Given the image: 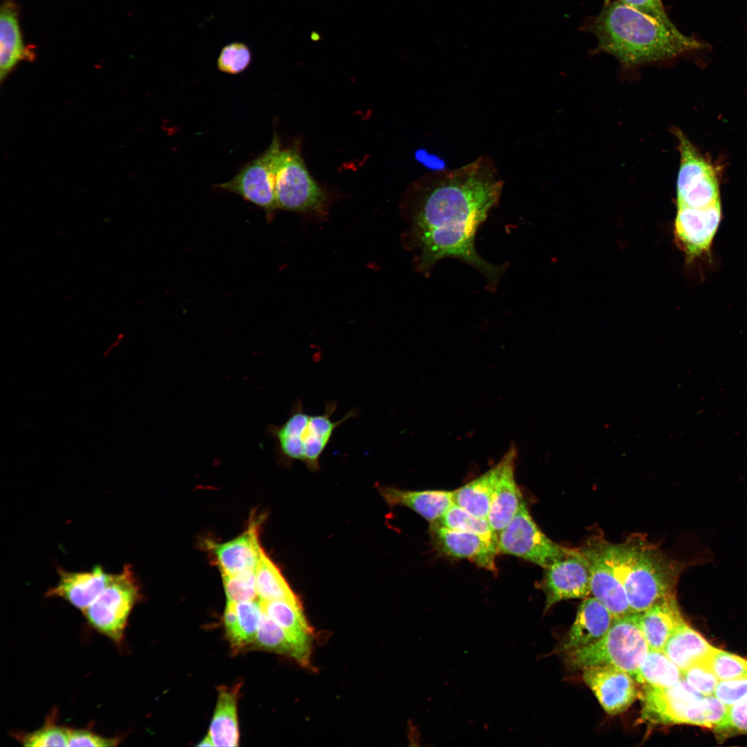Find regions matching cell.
Returning <instances> with one entry per match:
<instances>
[{"mask_svg": "<svg viewBox=\"0 0 747 747\" xmlns=\"http://www.w3.org/2000/svg\"><path fill=\"white\" fill-rule=\"evenodd\" d=\"M504 181L487 155L454 169L422 176L410 189L411 234L419 251L418 266L427 273L441 259L464 261L495 284L503 267L490 264L477 252V229L498 203Z\"/></svg>", "mask_w": 747, "mask_h": 747, "instance_id": "1", "label": "cell"}, {"mask_svg": "<svg viewBox=\"0 0 747 747\" xmlns=\"http://www.w3.org/2000/svg\"><path fill=\"white\" fill-rule=\"evenodd\" d=\"M592 31L598 48L626 67L670 59L709 46L618 1L605 4L593 23Z\"/></svg>", "mask_w": 747, "mask_h": 747, "instance_id": "2", "label": "cell"}, {"mask_svg": "<svg viewBox=\"0 0 747 747\" xmlns=\"http://www.w3.org/2000/svg\"><path fill=\"white\" fill-rule=\"evenodd\" d=\"M603 555L622 583L634 613L676 596L683 564L667 556L642 535L611 544L600 538Z\"/></svg>", "mask_w": 747, "mask_h": 747, "instance_id": "3", "label": "cell"}, {"mask_svg": "<svg viewBox=\"0 0 747 747\" xmlns=\"http://www.w3.org/2000/svg\"><path fill=\"white\" fill-rule=\"evenodd\" d=\"M640 718L653 725L690 724L715 728L728 706L714 694L705 696L683 679L668 687L641 685Z\"/></svg>", "mask_w": 747, "mask_h": 747, "instance_id": "4", "label": "cell"}, {"mask_svg": "<svg viewBox=\"0 0 747 747\" xmlns=\"http://www.w3.org/2000/svg\"><path fill=\"white\" fill-rule=\"evenodd\" d=\"M337 403L329 401L322 414H309L303 409L300 399L296 400L286 421L282 425H269L268 435L275 440L280 454L290 461H301L311 472L320 468L319 459L330 442L335 430L344 422L354 417L352 409L338 421L331 419Z\"/></svg>", "mask_w": 747, "mask_h": 747, "instance_id": "5", "label": "cell"}, {"mask_svg": "<svg viewBox=\"0 0 747 747\" xmlns=\"http://www.w3.org/2000/svg\"><path fill=\"white\" fill-rule=\"evenodd\" d=\"M649 648L638 626L637 613L615 619L607 632L597 641L564 654L569 670L597 665L618 667L636 680Z\"/></svg>", "mask_w": 747, "mask_h": 747, "instance_id": "6", "label": "cell"}, {"mask_svg": "<svg viewBox=\"0 0 747 747\" xmlns=\"http://www.w3.org/2000/svg\"><path fill=\"white\" fill-rule=\"evenodd\" d=\"M140 598L138 579L130 564L113 574L107 587L82 612L89 624L116 644L123 640L129 616Z\"/></svg>", "mask_w": 747, "mask_h": 747, "instance_id": "7", "label": "cell"}, {"mask_svg": "<svg viewBox=\"0 0 747 747\" xmlns=\"http://www.w3.org/2000/svg\"><path fill=\"white\" fill-rule=\"evenodd\" d=\"M277 208L293 212L321 211L325 196L308 172L298 148L277 145L273 158Z\"/></svg>", "mask_w": 747, "mask_h": 747, "instance_id": "8", "label": "cell"}, {"mask_svg": "<svg viewBox=\"0 0 747 747\" xmlns=\"http://www.w3.org/2000/svg\"><path fill=\"white\" fill-rule=\"evenodd\" d=\"M680 165L676 181V205L705 208L721 202L719 181L714 165L706 158L679 129Z\"/></svg>", "mask_w": 747, "mask_h": 747, "instance_id": "9", "label": "cell"}, {"mask_svg": "<svg viewBox=\"0 0 747 747\" xmlns=\"http://www.w3.org/2000/svg\"><path fill=\"white\" fill-rule=\"evenodd\" d=\"M499 553L520 557L544 569L564 557L570 548L546 536L534 522L524 501L513 518L499 533Z\"/></svg>", "mask_w": 747, "mask_h": 747, "instance_id": "10", "label": "cell"}, {"mask_svg": "<svg viewBox=\"0 0 747 747\" xmlns=\"http://www.w3.org/2000/svg\"><path fill=\"white\" fill-rule=\"evenodd\" d=\"M279 142L275 134L266 150L245 165L230 181L216 185V187L237 194L267 214H272L277 208L273 158Z\"/></svg>", "mask_w": 747, "mask_h": 747, "instance_id": "11", "label": "cell"}, {"mask_svg": "<svg viewBox=\"0 0 747 747\" xmlns=\"http://www.w3.org/2000/svg\"><path fill=\"white\" fill-rule=\"evenodd\" d=\"M544 570L540 585L546 598L544 613L560 601L585 598L591 594L589 564L580 548H570L564 557Z\"/></svg>", "mask_w": 747, "mask_h": 747, "instance_id": "12", "label": "cell"}, {"mask_svg": "<svg viewBox=\"0 0 747 747\" xmlns=\"http://www.w3.org/2000/svg\"><path fill=\"white\" fill-rule=\"evenodd\" d=\"M722 216L721 202L705 208H677L674 222L676 243L688 259L708 252Z\"/></svg>", "mask_w": 747, "mask_h": 747, "instance_id": "13", "label": "cell"}, {"mask_svg": "<svg viewBox=\"0 0 747 747\" xmlns=\"http://www.w3.org/2000/svg\"><path fill=\"white\" fill-rule=\"evenodd\" d=\"M582 679L604 710L609 714H620L638 698L636 681L629 673L611 665L584 668Z\"/></svg>", "mask_w": 747, "mask_h": 747, "instance_id": "14", "label": "cell"}, {"mask_svg": "<svg viewBox=\"0 0 747 747\" xmlns=\"http://www.w3.org/2000/svg\"><path fill=\"white\" fill-rule=\"evenodd\" d=\"M437 551L445 556L468 560L477 566L497 572L495 558L499 553L497 543L481 535L456 531L436 522L429 529Z\"/></svg>", "mask_w": 747, "mask_h": 747, "instance_id": "15", "label": "cell"}, {"mask_svg": "<svg viewBox=\"0 0 747 747\" xmlns=\"http://www.w3.org/2000/svg\"><path fill=\"white\" fill-rule=\"evenodd\" d=\"M580 549L588 561L593 597L600 602L615 619L634 614L622 583L605 559L600 538H591Z\"/></svg>", "mask_w": 747, "mask_h": 747, "instance_id": "16", "label": "cell"}, {"mask_svg": "<svg viewBox=\"0 0 747 747\" xmlns=\"http://www.w3.org/2000/svg\"><path fill=\"white\" fill-rule=\"evenodd\" d=\"M255 514L250 517L246 530L238 537L223 543L205 542L221 574H233L255 570L263 548L259 543V528L263 520Z\"/></svg>", "mask_w": 747, "mask_h": 747, "instance_id": "17", "label": "cell"}, {"mask_svg": "<svg viewBox=\"0 0 747 747\" xmlns=\"http://www.w3.org/2000/svg\"><path fill=\"white\" fill-rule=\"evenodd\" d=\"M57 573L58 582L46 591V596L62 598L82 611L107 587L113 575L100 565L84 571H70L59 567Z\"/></svg>", "mask_w": 747, "mask_h": 747, "instance_id": "18", "label": "cell"}, {"mask_svg": "<svg viewBox=\"0 0 747 747\" xmlns=\"http://www.w3.org/2000/svg\"><path fill=\"white\" fill-rule=\"evenodd\" d=\"M516 456V450L512 448L499 461L500 470L487 517L490 527L497 535L511 521L524 501L515 477Z\"/></svg>", "mask_w": 747, "mask_h": 747, "instance_id": "19", "label": "cell"}, {"mask_svg": "<svg viewBox=\"0 0 747 747\" xmlns=\"http://www.w3.org/2000/svg\"><path fill=\"white\" fill-rule=\"evenodd\" d=\"M614 620L611 612L597 599L584 598L574 622L554 652L564 654L597 641L607 632Z\"/></svg>", "mask_w": 747, "mask_h": 747, "instance_id": "20", "label": "cell"}, {"mask_svg": "<svg viewBox=\"0 0 747 747\" xmlns=\"http://www.w3.org/2000/svg\"><path fill=\"white\" fill-rule=\"evenodd\" d=\"M377 487L389 506L409 508L430 523L439 521L453 504V491L409 490L386 486Z\"/></svg>", "mask_w": 747, "mask_h": 747, "instance_id": "21", "label": "cell"}, {"mask_svg": "<svg viewBox=\"0 0 747 747\" xmlns=\"http://www.w3.org/2000/svg\"><path fill=\"white\" fill-rule=\"evenodd\" d=\"M0 78L3 80L21 61H33V48L24 44L13 0H4L0 10Z\"/></svg>", "mask_w": 747, "mask_h": 747, "instance_id": "22", "label": "cell"}, {"mask_svg": "<svg viewBox=\"0 0 747 747\" xmlns=\"http://www.w3.org/2000/svg\"><path fill=\"white\" fill-rule=\"evenodd\" d=\"M638 626L649 649L663 651L675 630L684 622L676 596L662 600L648 609L637 613Z\"/></svg>", "mask_w": 747, "mask_h": 747, "instance_id": "23", "label": "cell"}, {"mask_svg": "<svg viewBox=\"0 0 747 747\" xmlns=\"http://www.w3.org/2000/svg\"><path fill=\"white\" fill-rule=\"evenodd\" d=\"M262 614L260 601H227L223 624L226 636L234 652L254 644Z\"/></svg>", "mask_w": 747, "mask_h": 747, "instance_id": "24", "label": "cell"}, {"mask_svg": "<svg viewBox=\"0 0 747 747\" xmlns=\"http://www.w3.org/2000/svg\"><path fill=\"white\" fill-rule=\"evenodd\" d=\"M241 683L231 687L221 686L208 735L214 746H237L239 732L237 701Z\"/></svg>", "mask_w": 747, "mask_h": 747, "instance_id": "25", "label": "cell"}, {"mask_svg": "<svg viewBox=\"0 0 747 747\" xmlns=\"http://www.w3.org/2000/svg\"><path fill=\"white\" fill-rule=\"evenodd\" d=\"M253 645L290 657L304 667L311 665V647L297 641L264 611Z\"/></svg>", "mask_w": 747, "mask_h": 747, "instance_id": "26", "label": "cell"}, {"mask_svg": "<svg viewBox=\"0 0 747 747\" xmlns=\"http://www.w3.org/2000/svg\"><path fill=\"white\" fill-rule=\"evenodd\" d=\"M715 648L684 622L669 638L663 652L683 671L696 662L707 661Z\"/></svg>", "mask_w": 747, "mask_h": 747, "instance_id": "27", "label": "cell"}, {"mask_svg": "<svg viewBox=\"0 0 747 747\" xmlns=\"http://www.w3.org/2000/svg\"><path fill=\"white\" fill-rule=\"evenodd\" d=\"M499 470L498 462L481 475L453 490V503L477 517L487 519Z\"/></svg>", "mask_w": 747, "mask_h": 747, "instance_id": "28", "label": "cell"}, {"mask_svg": "<svg viewBox=\"0 0 747 747\" xmlns=\"http://www.w3.org/2000/svg\"><path fill=\"white\" fill-rule=\"evenodd\" d=\"M255 584L260 601L281 600L302 605L280 569L264 550L255 569Z\"/></svg>", "mask_w": 747, "mask_h": 747, "instance_id": "29", "label": "cell"}, {"mask_svg": "<svg viewBox=\"0 0 747 747\" xmlns=\"http://www.w3.org/2000/svg\"><path fill=\"white\" fill-rule=\"evenodd\" d=\"M260 602L263 611L273 620L297 641L311 647L313 630L302 605L281 600Z\"/></svg>", "mask_w": 747, "mask_h": 747, "instance_id": "30", "label": "cell"}, {"mask_svg": "<svg viewBox=\"0 0 747 747\" xmlns=\"http://www.w3.org/2000/svg\"><path fill=\"white\" fill-rule=\"evenodd\" d=\"M683 679L682 671L663 651L649 649L636 679L640 685L668 688Z\"/></svg>", "mask_w": 747, "mask_h": 747, "instance_id": "31", "label": "cell"}, {"mask_svg": "<svg viewBox=\"0 0 747 747\" xmlns=\"http://www.w3.org/2000/svg\"><path fill=\"white\" fill-rule=\"evenodd\" d=\"M436 523L450 529L477 533L497 543L498 535L487 519L477 517L454 503Z\"/></svg>", "mask_w": 747, "mask_h": 747, "instance_id": "32", "label": "cell"}, {"mask_svg": "<svg viewBox=\"0 0 747 747\" xmlns=\"http://www.w3.org/2000/svg\"><path fill=\"white\" fill-rule=\"evenodd\" d=\"M221 575L228 601L241 602L255 600L257 597L255 569Z\"/></svg>", "mask_w": 747, "mask_h": 747, "instance_id": "33", "label": "cell"}, {"mask_svg": "<svg viewBox=\"0 0 747 747\" xmlns=\"http://www.w3.org/2000/svg\"><path fill=\"white\" fill-rule=\"evenodd\" d=\"M708 663L719 681L747 676V660L715 648Z\"/></svg>", "mask_w": 747, "mask_h": 747, "instance_id": "34", "label": "cell"}, {"mask_svg": "<svg viewBox=\"0 0 747 747\" xmlns=\"http://www.w3.org/2000/svg\"><path fill=\"white\" fill-rule=\"evenodd\" d=\"M68 728L54 723L52 719H50L42 728L19 735V737L25 746H68Z\"/></svg>", "mask_w": 747, "mask_h": 747, "instance_id": "35", "label": "cell"}, {"mask_svg": "<svg viewBox=\"0 0 747 747\" xmlns=\"http://www.w3.org/2000/svg\"><path fill=\"white\" fill-rule=\"evenodd\" d=\"M252 53L243 42H232L225 45L217 57L218 69L225 73L236 75L243 72L250 65Z\"/></svg>", "mask_w": 747, "mask_h": 747, "instance_id": "36", "label": "cell"}, {"mask_svg": "<svg viewBox=\"0 0 747 747\" xmlns=\"http://www.w3.org/2000/svg\"><path fill=\"white\" fill-rule=\"evenodd\" d=\"M683 679L701 694H714L719 681L710 669L707 661L694 663L682 671Z\"/></svg>", "mask_w": 747, "mask_h": 747, "instance_id": "37", "label": "cell"}, {"mask_svg": "<svg viewBox=\"0 0 747 747\" xmlns=\"http://www.w3.org/2000/svg\"><path fill=\"white\" fill-rule=\"evenodd\" d=\"M714 730L718 736L723 738L747 734V695L728 706L723 719Z\"/></svg>", "mask_w": 747, "mask_h": 747, "instance_id": "38", "label": "cell"}, {"mask_svg": "<svg viewBox=\"0 0 747 747\" xmlns=\"http://www.w3.org/2000/svg\"><path fill=\"white\" fill-rule=\"evenodd\" d=\"M618 1L639 11L671 30H679L667 15L661 0Z\"/></svg>", "mask_w": 747, "mask_h": 747, "instance_id": "39", "label": "cell"}, {"mask_svg": "<svg viewBox=\"0 0 747 747\" xmlns=\"http://www.w3.org/2000/svg\"><path fill=\"white\" fill-rule=\"evenodd\" d=\"M714 695L727 706L747 695V676L719 681Z\"/></svg>", "mask_w": 747, "mask_h": 747, "instance_id": "40", "label": "cell"}, {"mask_svg": "<svg viewBox=\"0 0 747 747\" xmlns=\"http://www.w3.org/2000/svg\"><path fill=\"white\" fill-rule=\"evenodd\" d=\"M116 738L104 737L83 729L68 730V746L109 747L118 745Z\"/></svg>", "mask_w": 747, "mask_h": 747, "instance_id": "41", "label": "cell"}, {"mask_svg": "<svg viewBox=\"0 0 747 747\" xmlns=\"http://www.w3.org/2000/svg\"><path fill=\"white\" fill-rule=\"evenodd\" d=\"M198 746H214L213 743L208 735H207L198 744Z\"/></svg>", "mask_w": 747, "mask_h": 747, "instance_id": "42", "label": "cell"}, {"mask_svg": "<svg viewBox=\"0 0 747 747\" xmlns=\"http://www.w3.org/2000/svg\"><path fill=\"white\" fill-rule=\"evenodd\" d=\"M605 4H607L608 3L610 2V0H605Z\"/></svg>", "mask_w": 747, "mask_h": 747, "instance_id": "43", "label": "cell"}]
</instances>
